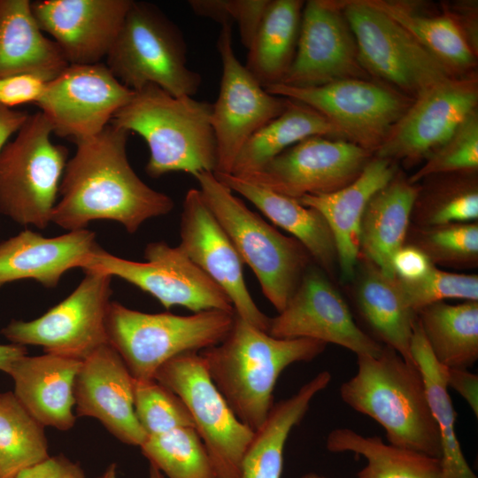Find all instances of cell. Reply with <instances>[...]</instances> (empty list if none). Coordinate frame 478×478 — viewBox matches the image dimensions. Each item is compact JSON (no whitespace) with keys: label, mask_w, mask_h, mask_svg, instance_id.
Returning a JSON list of instances; mask_svg holds the SVG:
<instances>
[{"label":"cell","mask_w":478,"mask_h":478,"mask_svg":"<svg viewBox=\"0 0 478 478\" xmlns=\"http://www.w3.org/2000/svg\"><path fill=\"white\" fill-rule=\"evenodd\" d=\"M13 478H85V474L78 463L58 455L23 469Z\"/></svg>","instance_id":"7dc6e473"},{"label":"cell","mask_w":478,"mask_h":478,"mask_svg":"<svg viewBox=\"0 0 478 478\" xmlns=\"http://www.w3.org/2000/svg\"><path fill=\"white\" fill-rule=\"evenodd\" d=\"M178 247L228 297L235 312L267 332L270 317L256 305L243 277V262L198 189L187 191L181 214Z\"/></svg>","instance_id":"ffe728a7"},{"label":"cell","mask_w":478,"mask_h":478,"mask_svg":"<svg viewBox=\"0 0 478 478\" xmlns=\"http://www.w3.org/2000/svg\"><path fill=\"white\" fill-rule=\"evenodd\" d=\"M132 0H37L35 19L69 65L101 63L110 51Z\"/></svg>","instance_id":"44dd1931"},{"label":"cell","mask_w":478,"mask_h":478,"mask_svg":"<svg viewBox=\"0 0 478 478\" xmlns=\"http://www.w3.org/2000/svg\"><path fill=\"white\" fill-rule=\"evenodd\" d=\"M51 134L39 111L0 152V213L18 225L43 229L51 222L68 156Z\"/></svg>","instance_id":"ba28073f"},{"label":"cell","mask_w":478,"mask_h":478,"mask_svg":"<svg viewBox=\"0 0 478 478\" xmlns=\"http://www.w3.org/2000/svg\"><path fill=\"white\" fill-rule=\"evenodd\" d=\"M144 258L145 262L128 260L99 247L81 269L119 277L149 293L166 309L183 306L193 312L235 311L226 293L178 246L150 243L145 247Z\"/></svg>","instance_id":"4fadbf2b"},{"label":"cell","mask_w":478,"mask_h":478,"mask_svg":"<svg viewBox=\"0 0 478 478\" xmlns=\"http://www.w3.org/2000/svg\"><path fill=\"white\" fill-rule=\"evenodd\" d=\"M266 89L310 106L337 129L342 139L373 155L413 101L394 88L369 79H344L311 88L279 83Z\"/></svg>","instance_id":"8fae6325"},{"label":"cell","mask_w":478,"mask_h":478,"mask_svg":"<svg viewBox=\"0 0 478 478\" xmlns=\"http://www.w3.org/2000/svg\"><path fill=\"white\" fill-rule=\"evenodd\" d=\"M417 320L435 358L448 368L468 369L478 360V301L434 303Z\"/></svg>","instance_id":"836d02e7"},{"label":"cell","mask_w":478,"mask_h":478,"mask_svg":"<svg viewBox=\"0 0 478 478\" xmlns=\"http://www.w3.org/2000/svg\"><path fill=\"white\" fill-rule=\"evenodd\" d=\"M134 378L117 351L105 343L82 360L73 396L76 415L96 419L118 440L140 447L147 438L134 409Z\"/></svg>","instance_id":"7402d4cb"},{"label":"cell","mask_w":478,"mask_h":478,"mask_svg":"<svg viewBox=\"0 0 478 478\" xmlns=\"http://www.w3.org/2000/svg\"><path fill=\"white\" fill-rule=\"evenodd\" d=\"M301 478H328V477L311 472V473H306L303 474Z\"/></svg>","instance_id":"db71d44e"},{"label":"cell","mask_w":478,"mask_h":478,"mask_svg":"<svg viewBox=\"0 0 478 478\" xmlns=\"http://www.w3.org/2000/svg\"><path fill=\"white\" fill-rule=\"evenodd\" d=\"M276 338H308L334 343L357 356L377 357L383 345L362 330L338 290L316 268H307L283 310L270 318Z\"/></svg>","instance_id":"ac0fdd59"},{"label":"cell","mask_w":478,"mask_h":478,"mask_svg":"<svg viewBox=\"0 0 478 478\" xmlns=\"http://www.w3.org/2000/svg\"><path fill=\"white\" fill-rule=\"evenodd\" d=\"M369 77L359 60L352 32L336 2L305 3L295 58L281 83L311 88L344 79Z\"/></svg>","instance_id":"d6986e66"},{"label":"cell","mask_w":478,"mask_h":478,"mask_svg":"<svg viewBox=\"0 0 478 478\" xmlns=\"http://www.w3.org/2000/svg\"><path fill=\"white\" fill-rule=\"evenodd\" d=\"M49 457L44 427L12 391L0 394V478H13Z\"/></svg>","instance_id":"8d00e7d4"},{"label":"cell","mask_w":478,"mask_h":478,"mask_svg":"<svg viewBox=\"0 0 478 478\" xmlns=\"http://www.w3.org/2000/svg\"><path fill=\"white\" fill-rule=\"evenodd\" d=\"M82 360L44 353L25 355L12 366L9 375L14 395L43 427L72 428L76 416L73 388Z\"/></svg>","instance_id":"cb8c5ba5"},{"label":"cell","mask_w":478,"mask_h":478,"mask_svg":"<svg viewBox=\"0 0 478 478\" xmlns=\"http://www.w3.org/2000/svg\"><path fill=\"white\" fill-rule=\"evenodd\" d=\"M194 177L204 203L256 275L262 293L281 312L308 268V251L248 208L214 173L201 172Z\"/></svg>","instance_id":"5b68a950"},{"label":"cell","mask_w":478,"mask_h":478,"mask_svg":"<svg viewBox=\"0 0 478 478\" xmlns=\"http://www.w3.org/2000/svg\"><path fill=\"white\" fill-rule=\"evenodd\" d=\"M148 478H166L156 467L150 465Z\"/></svg>","instance_id":"f5cc1de1"},{"label":"cell","mask_w":478,"mask_h":478,"mask_svg":"<svg viewBox=\"0 0 478 478\" xmlns=\"http://www.w3.org/2000/svg\"><path fill=\"white\" fill-rule=\"evenodd\" d=\"M217 49L222 73L211 115L217 148L214 173H230L246 142L278 117L289 99L269 93L237 59L233 47L232 25L221 26Z\"/></svg>","instance_id":"5bb4252c"},{"label":"cell","mask_w":478,"mask_h":478,"mask_svg":"<svg viewBox=\"0 0 478 478\" xmlns=\"http://www.w3.org/2000/svg\"><path fill=\"white\" fill-rule=\"evenodd\" d=\"M328 371L317 374L294 395L274 404L263 424L254 431L242 463L241 478H281L285 443L305 416L314 397L330 383Z\"/></svg>","instance_id":"f1b7e54d"},{"label":"cell","mask_w":478,"mask_h":478,"mask_svg":"<svg viewBox=\"0 0 478 478\" xmlns=\"http://www.w3.org/2000/svg\"><path fill=\"white\" fill-rule=\"evenodd\" d=\"M432 266L433 264L427 255L411 244H404L392 258L395 276L405 281H414L421 278Z\"/></svg>","instance_id":"bcb514c9"},{"label":"cell","mask_w":478,"mask_h":478,"mask_svg":"<svg viewBox=\"0 0 478 478\" xmlns=\"http://www.w3.org/2000/svg\"><path fill=\"white\" fill-rule=\"evenodd\" d=\"M326 448L333 453L362 456L366 465L357 478H444L441 459L392 445L377 436H363L348 428L328 435Z\"/></svg>","instance_id":"e575fe53"},{"label":"cell","mask_w":478,"mask_h":478,"mask_svg":"<svg viewBox=\"0 0 478 478\" xmlns=\"http://www.w3.org/2000/svg\"><path fill=\"white\" fill-rule=\"evenodd\" d=\"M335 2L370 76L413 99L435 84L457 76L405 29L365 0Z\"/></svg>","instance_id":"9c48e42d"},{"label":"cell","mask_w":478,"mask_h":478,"mask_svg":"<svg viewBox=\"0 0 478 478\" xmlns=\"http://www.w3.org/2000/svg\"><path fill=\"white\" fill-rule=\"evenodd\" d=\"M413 245L422 251L434 266L458 268L478 266V224L458 222L412 230Z\"/></svg>","instance_id":"ab89813d"},{"label":"cell","mask_w":478,"mask_h":478,"mask_svg":"<svg viewBox=\"0 0 478 478\" xmlns=\"http://www.w3.org/2000/svg\"><path fill=\"white\" fill-rule=\"evenodd\" d=\"M341 138L337 129L310 106L289 99L285 110L258 130L240 150L230 174L243 177L311 136Z\"/></svg>","instance_id":"1f68e13d"},{"label":"cell","mask_w":478,"mask_h":478,"mask_svg":"<svg viewBox=\"0 0 478 478\" xmlns=\"http://www.w3.org/2000/svg\"><path fill=\"white\" fill-rule=\"evenodd\" d=\"M154 379L187 405L217 478H241L243 459L254 431L233 412L199 352H186L169 359Z\"/></svg>","instance_id":"30bf717a"},{"label":"cell","mask_w":478,"mask_h":478,"mask_svg":"<svg viewBox=\"0 0 478 478\" xmlns=\"http://www.w3.org/2000/svg\"><path fill=\"white\" fill-rule=\"evenodd\" d=\"M69 64L44 35L29 0H0V79L22 73L50 81Z\"/></svg>","instance_id":"4316f807"},{"label":"cell","mask_w":478,"mask_h":478,"mask_svg":"<svg viewBox=\"0 0 478 478\" xmlns=\"http://www.w3.org/2000/svg\"><path fill=\"white\" fill-rule=\"evenodd\" d=\"M437 181L420 188L411 219L418 227L473 222L478 219L476 172L443 173Z\"/></svg>","instance_id":"74e56055"},{"label":"cell","mask_w":478,"mask_h":478,"mask_svg":"<svg viewBox=\"0 0 478 478\" xmlns=\"http://www.w3.org/2000/svg\"><path fill=\"white\" fill-rule=\"evenodd\" d=\"M411 350L421 373L428 405L439 430L443 477L477 478L463 454L456 434V412L448 391L447 367L433 356L417 319Z\"/></svg>","instance_id":"d590c367"},{"label":"cell","mask_w":478,"mask_h":478,"mask_svg":"<svg viewBox=\"0 0 478 478\" xmlns=\"http://www.w3.org/2000/svg\"><path fill=\"white\" fill-rule=\"evenodd\" d=\"M373 156L344 139L316 135L296 143L259 170L240 178L299 199L344 188L360 174Z\"/></svg>","instance_id":"9a60e30c"},{"label":"cell","mask_w":478,"mask_h":478,"mask_svg":"<svg viewBox=\"0 0 478 478\" xmlns=\"http://www.w3.org/2000/svg\"><path fill=\"white\" fill-rule=\"evenodd\" d=\"M27 354L26 346L19 344H0V371L9 374L12 364Z\"/></svg>","instance_id":"f907efd6"},{"label":"cell","mask_w":478,"mask_h":478,"mask_svg":"<svg viewBox=\"0 0 478 478\" xmlns=\"http://www.w3.org/2000/svg\"><path fill=\"white\" fill-rule=\"evenodd\" d=\"M99 478H119L117 465L115 463L109 465Z\"/></svg>","instance_id":"816d5d0a"},{"label":"cell","mask_w":478,"mask_h":478,"mask_svg":"<svg viewBox=\"0 0 478 478\" xmlns=\"http://www.w3.org/2000/svg\"><path fill=\"white\" fill-rule=\"evenodd\" d=\"M100 246L87 228L45 237L26 229L0 243V287L33 279L43 287H57L66 272L84 265Z\"/></svg>","instance_id":"603a6c76"},{"label":"cell","mask_w":478,"mask_h":478,"mask_svg":"<svg viewBox=\"0 0 478 478\" xmlns=\"http://www.w3.org/2000/svg\"><path fill=\"white\" fill-rule=\"evenodd\" d=\"M142 454L166 478H217L209 454L194 428L148 436Z\"/></svg>","instance_id":"f35d334b"},{"label":"cell","mask_w":478,"mask_h":478,"mask_svg":"<svg viewBox=\"0 0 478 478\" xmlns=\"http://www.w3.org/2000/svg\"><path fill=\"white\" fill-rule=\"evenodd\" d=\"M83 271L84 278L64 300L33 320H12L1 334L12 343L40 346L44 353L80 360L107 343L112 277L96 270Z\"/></svg>","instance_id":"7c38bea8"},{"label":"cell","mask_w":478,"mask_h":478,"mask_svg":"<svg viewBox=\"0 0 478 478\" xmlns=\"http://www.w3.org/2000/svg\"><path fill=\"white\" fill-rule=\"evenodd\" d=\"M212 108L207 101L173 96L150 84L135 91L111 123L144 139L150 150L145 166L149 176L158 178L179 171L194 176L216 170Z\"/></svg>","instance_id":"277c9868"},{"label":"cell","mask_w":478,"mask_h":478,"mask_svg":"<svg viewBox=\"0 0 478 478\" xmlns=\"http://www.w3.org/2000/svg\"><path fill=\"white\" fill-rule=\"evenodd\" d=\"M357 366L340 387L342 400L382 427L389 443L441 459L440 434L418 366L384 345L377 357L357 356Z\"/></svg>","instance_id":"3957f363"},{"label":"cell","mask_w":478,"mask_h":478,"mask_svg":"<svg viewBox=\"0 0 478 478\" xmlns=\"http://www.w3.org/2000/svg\"><path fill=\"white\" fill-rule=\"evenodd\" d=\"M214 174L230 190L250 201L275 226L291 234L321 268L328 273L333 271L337 263L336 245L326 219L319 211L233 174Z\"/></svg>","instance_id":"83f0119b"},{"label":"cell","mask_w":478,"mask_h":478,"mask_svg":"<svg viewBox=\"0 0 478 478\" xmlns=\"http://www.w3.org/2000/svg\"><path fill=\"white\" fill-rule=\"evenodd\" d=\"M447 384L466 400L478 417V375L468 369L447 367Z\"/></svg>","instance_id":"c3c4849f"},{"label":"cell","mask_w":478,"mask_h":478,"mask_svg":"<svg viewBox=\"0 0 478 478\" xmlns=\"http://www.w3.org/2000/svg\"><path fill=\"white\" fill-rule=\"evenodd\" d=\"M269 2L270 0H189L188 3L195 14L211 19L220 26L236 23L241 42L248 49Z\"/></svg>","instance_id":"ee69618b"},{"label":"cell","mask_w":478,"mask_h":478,"mask_svg":"<svg viewBox=\"0 0 478 478\" xmlns=\"http://www.w3.org/2000/svg\"><path fill=\"white\" fill-rule=\"evenodd\" d=\"M235 312L207 310L191 315L147 313L112 301L106 334L136 380L154 379L169 359L219 344L230 331Z\"/></svg>","instance_id":"8992f818"},{"label":"cell","mask_w":478,"mask_h":478,"mask_svg":"<svg viewBox=\"0 0 478 478\" xmlns=\"http://www.w3.org/2000/svg\"><path fill=\"white\" fill-rule=\"evenodd\" d=\"M105 65L133 91L153 84L173 96H193L202 82L200 73L187 66L181 31L147 2L132 0Z\"/></svg>","instance_id":"52a82bcc"},{"label":"cell","mask_w":478,"mask_h":478,"mask_svg":"<svg viewBox=\"0 0 478 478\" xmlns=\"http://www.w3.org/2000/svg\"><path fill=\"white\" fill-rule=\"evenodd\" d=\"M391 160L373 156L350 184L332 193L305 196L302 204L319 211L335 238L337 264L343 281L353 280L359 255V231L364 210L370 198L396 175Z\"/></svg>","instance_id":"d4e9b609"},{"label":"cell","mask_w":478,"mask_h":478,"mask_svg":"<svg viewBox=\"0 0 478 478\" xmlns=\"http://www.w3.org/2000/svg\"><path fill=\"white\" fill-rule=\"evenodd\" d=\"M406 306L417 314L425 306L446 299L478 301V275L456 274L432 266L414 281L395 277Z\"/></svg>","instance_id":"b9f144b4"},{"label":"cell","mask_w":478,"mask_h":478,"mask_svg":"<svg viewBox=\"0 0 478 478\" xmlns=\"http://www.w3.org/2000/svg\"><path fill=\"white\" fill-rule=\"evenodd\" d=\"M477 103L476 75L435 84L413 99L374 156L410 165L427 158L477 110Z\"/></svg>","instance_id":"e0dca14e"},{"label":"cell","mask_w":478,"mask_h":478,"mask_svg":"<svg viewBox=\"0 0 478 478\" xmlns=\"http://www.w3.org/2000/svg\"><path fill=\"white\" fill-rule=\"evenodd\" d=\"M48 81L32 73H22L0 79V104L13 108L24 104H36Z\"/></svg>","instance_id":"f6af8a7d"},{"label":"cell","mask_w":478,"mask_h":478,"mask_svg":"<svg viewBox=\"0 0 478 478\" xmlns=\"http://www.w3.org/2000/svg\"><path fill=\"white\" fill-rule=\"evenodd\" d=\"M365 1L405 29L455 75H469L474 68L476 53L446 10L428 15L404 1Z\"/></svg>","instance_id":"d6a6232c"},{"label":"cell","mask_w":478,"mask_h":478,"mask_svg":"<svg viewBox=\"0 0 478 478\" xmlns=\"http://www.w3.org/2000/svg\"><path fill=\"white\" fill-rule=\"evenodd\" d=\"M426 163L408 181L417 184L433 175L477 172L478 114L473 112L452 135L427 158Z\"/></svg>","instance_id":"7bdbcfd3"},{"label":"cell","mask_w":478,"mask_h":478,"mask_svg":"<svg viewBox=\"0 0 478 478\" xmlns=\"http://www.w3.org/2000/svg\"><path fill=\"white\" fill-rule=\"evenodd\" d=\"M28 115L25 112L0 104V152L8 139L20 129Z\"/></svg>","instance_id":"681fc988"},{"label":"cell","mask_w":478,"mask_h":478,"mask_svg":"<svg viewBox=\"0 0 478 478\" xmlns=\"http://www.w3.org/2000/svg\"><path fill=\"white\" fill-rule=\"evenodd\" d=\"M327 343L308 338L270 335L239 315L222 342L199 351L206 370L235 416L253 431L274 405V390L282 371L320 355Z\"/></svg>","instance_id":"7a4b0ae2"},{"label":"cell","mask_w":478,"mask_h":478,"mask_svg":"<svg viewBox=\"0 0 478 478\" xmlns=\"http://www.w3.org/2000/svg\"><path fill=\"white\" fill-rule=\"evenodd\" d=\"M129 134L110 123L96 135L75 142L51 222L73 231L107 220L134 234L146 220L173 210V200L148 186L132 168L127 153Z\"/></svg>","instance_id":"6da1fadb"},{"label":"cell","mask_w":478,"mask_h":478,"mask_svg":"<svg viewBox=\"0 0 478 478\" xmlns=\"http://www.w3.org/2000/svg\"><path fill=\"white\" fill-rule=\"evenodd\" d=\"M134 93L105 64L68 65L47 82L35 105L55 135L75 143L103 131Z\"/></svg>","instance_id":"2e32d148"},{"label":"cell","mask_w":478,"mask_h":478,"mask_svg":"<svg viewBox=\"0 0 478 478\" xmlns=\"http://www.w3.org/2000/svg\"><path fill=\"white\" fill-rule=\"evenodd\" d=\"M420 186L402 173L368 201L360 222L359 255L374 264L389 278H395L392 258L405 244L411 216Z\"/></svg>","instance_id":"484cf974"},{"label":"cell","mask_w":478,"mask_h":478,"mask_svg":"<svg viewBox=\"0 0 478 478\" xmlns=\"http://www.w3.org/2000/svg\"><path fill=\"white\" fill-rule=\"evenodd\" d=\"M133 399L136 419L147 437L179 428H194L182 399L155 379L134 378Z\"/></svg>","instance_id":"60d3db41"},{"label":"cell","mask_w":478,"mask_h":478,"mask_svg":"<svg viewBox=\"0 0 478 478\" xmlns=\"http://www.w3.org/2000/svg\"><path fill=\"white\" fill-rule=\"evenodd\" d=\"M305 2L270 0L248 50L246 69L265 89L281 83L295 58Z\"/></svg>","instance_id":"4dcf8cb0"},{"label":"cell","mask_w":478,"mask_h":478,"mask_svg":"<svg viewBox=\"0 0 478 478\" xmlns=\"http://www.w3.org/2000/svg\"><path fill=\"white\" fill-rule=\"evenodd\" d=\"M356 300L372 337L416 364L411 344L417 314L405 304L395 278L385 276L374 264L363 259Z\"/></svg>","instance_id":"f546056e"}]
</instances>
